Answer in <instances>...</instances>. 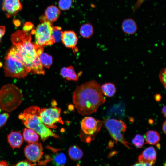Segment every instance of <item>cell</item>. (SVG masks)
<instances>
[{
	"label": "cell",
	"instance_id": "cell-1",
	"mask_svg": "<svg viewBox=\"0 0 166 166\" xmlns=\"http://www.w3.org/2000/svg\"><path fill=\"white\" fill-rule=\"evenodd\" d=\"M13 46L8 54L20 61L33 74H44L45 71L39 59L43 52V47L32 42L31 33L18 30L11 36Z\"/></svg>",
	"mask_w": 166,
	"mask_h": 166
},
{
	"label": "cell",
	"instance_id": "cell-2",
	"mask_svg": "<svg viewBox=\"0 0 166 166\" xmlns=\"http://www.w3.org/2000/svg\"><path fill=\"white\" fill-rule=\"evenodd\" d=\"M105 101L101 86L94 80L77 86L73 95V101L78 113L89 115L95 112Z\"/></svg>",
	"mask_w": 166,
	"mask_h": 166
},
{
	"label": "cell",
	"instance_id": "cell-3",
	"mask_svg": "<svg viewBox=\"0 0 166 166\" xmlns=\"http://www.w3.org/2000/svg\"><path fill=\"white\" fill-rule=\"evenodd\" d=\"M40 109L33 105L25 109L18 116V118L26 128L35 131L44 142L49 137L58 138L59 136L45 126L42 122L40 117Z\"/></svg>",
	"mask_w": 166,
	"mask_h": 166
},
{
	"label": "cell",
	"instance_id": "cell-4",
	"mask_svg": "<svg viewBox=\"0 0 166 166\" xmlns=\"http://www.w3.org/2000/svg\"><path fill=\"white\" fill-rule=\"evenodd\" d=\"M23 98L21 90L15 85L8 84L0 89V112H10L20 105Z\"/></svg>",
	"mask_w": 166,
	"mask_h": 166
},
{
	"label": "cell",
	"instance_id": "cell-5",
	"mask_svg": "<svg viewBox=\"0 0 166 166\" xmlns=\"http://www.w3.org/2000/svg\"><path fill=\"white\" fill-rule=\"evenodd\" d=\"M40 20L41 23L37 26L36 30L32 31L35 34V43L42 47L51 45L54 43L52 36L51 23L46 20L43 15Z\"/></svg>",
	"mask_w": 166,
	"mask_h": 166
},
{
	"label": "cell",
	"instance_id": "cell-6",
	"mask_svg": "<svg viewBox=\"0 0 166 166\" xmlns=\"http://www.w3.org/2000/svg\"><path fill=\"white\" fill-rule=\"evenodd\" d=\"M5 60L3 68L6 77L24 78L30 72L29 69L13 56L8 54Z\"/></svg>",
	"mask_w": 166,
	"mask_h": 166
},
{
	"label": "cell",
	"instance_id": "cell-7",
	"mask_svg": "<svg viewBox=\"0 0 166 166\" xmlns=\"http://www.w3.org/2000/svg\"><path fill=\"white\" fill-rule=\"evenodd\" d=\"M101 121L91 117L84 118L81 122V140L83 142L90 143L99 131L102 126Z\"/></svg>",
	"mask_w": 166,
	"mask_h": 166
},
{
	"label": "cell",
	"instance_id": "cell-8",
	"mask_svg": "<svg viewBox=\"0 0 166 166\" xmlns=\"http://www.w3.org/2000/svg\"><path fill=\"white\" fill-rule=\"evenodd\" d=\"M104 123L112 137L116 143L119 142L129 148H131L128 144L123 136V133L126 129L125 123L121 120L113 118H106L104 119Z\"/></svg>",
	"mask_w": 166,
	"mask_h": 166
},
{
	"label": "cell",
	"instance_id": "cell-9",
	"mask_svg": "<svg viewBox=\"0 0 166 166\" xmlns=\"http://www.w3.org/2000/svg\"><path fill=\"white\" fill-rule=\"evenodd\" d=\"M41 120L44 125L48 128H56L55 124L59 123L63 124L61 117V109L56 106L50 108H42L40 109Z\"/></svg>",
	"mask_w": 166,
	"mask_h": 166
},
{
	"label": "cell",
	"instance_id": "cell-10",
	"mask_svg": "<svg viewBox=\"0 0 166 166\" xmlns=\"http://www.w3.org/2000/svg\"><path fill=\"white\" fill-rule=\"evenodd\" d=\"M24 153L29 160L33 163L38 161L43 154L41 143L38 142L28 144L24 148Z\"/></svg>",
	"mask_w": 166,
	"mask_h": 166
},
{
	"label": "cell",
	"instance_id": "cell-11",
	"mask_svg": "<svg viewBox=\"0 0 166 166\" xmlns=\"http://www.w3.org/2000/svg\"><path fill=\"white\" fill-rule=\"evenodd\" d=\"M20 0H3L2 10L7 17L9 18L16 15L22 9Z\"/></svg>",
	"mask_w": 166,
	"mask_h": 166
},
{
	"label": "cell",
	"instance_id": "cell-12",
	"mask_svg": "<svg viewBox=\"0 0 166 166\" xmlns=\"http://www.w3.org/2000/svg\"><path fill=\"white\" fill-rule=\"evenodd\" d=\"M61 40L67 47L72 48L75 51L78 38L76 33L72 31H65L63 32Z\"/></svg>",
	"mask_w": 166,
	"mask_h": 166
},
{
	"label": "cell",
	"instance_id": "cell-13",
	"mask_svg": "<svg viewBox=\"0 0 166 166\" xmlns=\"http://www.w3.org/2000/svg\"><path fill=\"white\" fill-rule=\"evenodd\" d=\"M156 158V152L153 147L146 148L138 157L139 162H145L154 164Z\"/></svg>",
	"mask_w": 166,
	"mask_h": 166
},
{
	"label": "cell",
	"instance_id": "cell-14",
	"mask_svg": "<svg viewBox=\"0 0 166 166\" xmlns=\"http://www.w3.org/2000/svg\"><path fill=\"white\" fill-rule=\"evenodd\" d=\"M121 28L122 31L128 35L135 34L138 30V26L136 21L133 18H128L122 22Z\"/></svg>",
	"mask_w": 166,
	"mask_h": 166
},
{
	"label": "cell",
	"instance_id": "cell-15",
	"mask_svg": "<svg viewBox=\"0 0 166 166\" xmlns=\"http://www.w3.org/2000/svg\"><path fill=\"white\" fill-rule=\"evenodd\" d=\"M8 141L13 149L19 148L22 145L23 138L22 134L17 131H12L7 136Z\"/></svg>",
	"mask_w": 166,
	"mask_h": 166
},
{
	"label": "cell",
	"instance_id": "cell-16",
	"mask_svg": "<svg viewBox=\"0 0 166 166\" xmlns=\"http://www.w3.org/2000/svg\"><path fill=\"white\" fill-rule=\"evenodd\" d=\"M125 105L122 102L113 105L109 109L107 115L109 117H122L124 115Z\"/></svg>",
	"mask_w": 166,
	"mask_h": 166
},
{
	"label": "cell",
	"instance_id": "cell-17",
	"mask_svg": "<svg viewBox=\"0 0 166 166\" xmlns=\"http://www.w3.org/2000/svg\"><path fill=\"white\" fill-rule=\"evenodd\" d=\"M60 14L59 9L56 6L51 5L46 9L44 16L46 20L51 23L57 20Z\"/></svg>",
	"mask_w": 166,
	"mask_h": 166
},
{
	"label": "cell",
	"instance_id": "cell-18",
	"mask_svg": "<svg viewBox=\"0 0 166 166\" xmlns=\"http://www.w3.org/2000/svg\"><path fill=\"white\" fill-rule=\"evenodd\" d=\"M48 148L55 152L53 155L52 161L53 165L55 166H64L66 162V158L65 155L62 152H58V150L48 146Z\"/></svg>",
	"mask_w": 166,
	"mask_h": 166
},
{
	"label": "cell",
	"instance_id": "cell-19",
	"mask_svg": "<svg viewBox=\"0 0 166 166\" xmlns=\"http://www.w3.org/2000/svg\"><path fill=\"white\" fill-rule=\"evenodd\" d=\"M22 136L28 144L38 142L39 138L38 135L35 131L27 128L24 129Z\"/></svg>",
	"mask_w": 166,
	"mask_h": 166
},
{
	"label": "cell",
	"instance_id": "cell-20",
	"mask_svg": "<svg viewBox=\"0 0 166 166\" xmlns=\"http://www.w3.org/2000/svg\"><path fill=\"white\" fill-rule=\"evenodd\" d=\"M61 75L68 80L77 81V76L72 66L63 67L61 70Z\"/></svg>",
	"mask_w": 166,
	"mask_h": 166
},
{
	"label": "cell",
	"instance_id": "cell-21",
	"mask_svg": "<svg viewBox=\"0 0 166 166\" xmlns=\"http://www.w3.org/2000/svg\"><path fill=\"white\" fill-rule=\"evenodd\" d=\"M160 140L159 133L155 131L149 130L146 133L145 137V143L155 145Z\"/></svg>",
	"mask_w": 166,
	"mask_h": 166
},
{
	"label": "cell",
	"instance_id": "cell-22",
	"mask_svg": "<svg viewBox=\"0 0 166 166\" xmlns=\"http://www.w3.org/2000/svg\"><path fill=\"white\" fill-rule=\"evenodd\" d=\"M101 87L103 94L109 97L113 96L116 91L115 85L113 83H105Z\"/></svg>",
	"mask_w": 166,
	"mask_h": 166
},
{
	"label": "cell",
	"instance_id": "cell-23",
	"mask_svg": "<svg viewBox=\"0 0 166 166\" xmlns=\"http://www.w3.org/2000/svg\"><path fill=\"white\" fill-rule=\"evenodd\" d=\"M68 153L70 158L75 161L80 159L83 155L82 150L76 145L70 147L68 149Z\"/></svg>",
	"mask_w": 166,
	"mask_h": 166
},
{
	"label": "cell",
	"instance_id": "cell-24",
	"mask_svg": "<svg viewBox=\"0 0 166 166\" xmlns=\"http://www.w3.org/2000/svg\"><path fill=\"white\" fill-rule=\"evenodd\" d=\"M93 27L90 24L85 23L81 27L80 33L83 37L88 38L90 37L93 34Z\"/></svg>",
	"mask_w": 166,
	"mask_h": 166
},
{
	"label": "cell",
	"instance_id": "cell-25",
	"mask_svg": "<svg viewBox=\"0 0 166 166\" xmlns=\"http://www.w3.org/2000/svg\"><path fill=\"white\" fill-rule=\"evenodd\" d=\"M39 59L43 67L49 68L52 64V57L46 53L43 52L39 56Z\"/></svg>",
	"mask_w": 166,
	"mask_h": 166
},
{
	"label": "cell",
	"instance_id": "cell-26",
	"mask_svg": "<svg viewBox=\"0 0 166 166\" xmlns=\"http://www.w3.org/2000/svg\"><path fill=\"white\" fill-rule=\"evenodd\" d=\"M63 32L61 27L52 26V36L54 43L59 42L61 39Z\"/></svg>",
	"mask_w": 166,
	"mask_h": 166
},
{
	"label": "cell",
	"instance_id": "cell-27",
	"mask_svg": "<svg viewBox=\"0 0 166 166\" xmlns=\"http://www.w3.org/2000/svg\"><path fill=\"white\" fill-rule=\"evenodd\" d=\"M145 139L143 136L137 134L132 140V143L137 148H141L144 144Z\"/></svg>",
	"mask_w": 166,
	"mask_h": 166
},
{
	"label": "cell",
	"instance_id": "cell-28",
	"mask_svg": "<svg viewBox=\"0 0 166 166\" xmlns=\"http://www.w3.org/2000/svg\"><path fill=\"white\" fill-rule=\"evenodd\" d=\"M72 3V0H59L58 6L60 9L66 10L69 9Z\"/></svg>",
	"mask_w": 166,
	"mask_h": 166
},
{
	"label": "cell",
	"instance_id": "cell-29",
	"mask_svg": "<svg viewBox=\"0 0 166 166\" xmlns=\"http://www.w3.org/2000/svg\"><path fill=\"white\" fill-rule=\"evenodd\" d=\"M166 69L165 68H164L160 70L159 74V78L160 81L165 89L166 88Z\"/></svg>",
	"mask_w": 166,
	"mask_h": 166
},
{
	"label": "cell",
	"instance_id": "cell-30",
	"mask_svg": "<svg viewBox=\"0 0 166 166\" xmlns=\"http://www.w3.org/2000/svg\"><path fill=\"white\" fill-rule=\"evenodd\" d=\"M9 116L7 113L0 114V127L3 126L6 123Z\"/></svg>",
	"mask_w": 166,
	"mask_h": 166
},
{
	"label": "cell",
	"instance_id": "cell-31",
	"mask_svg": "<svg viewBox=\"0 0 166 166\" xmlns=\"http://www.w3.org/2000/svg\"><path fill=\"white\" fill-rule=\"evenodd\" d=\"M15 166H36V164L27 160L18 162Z\"/></svg>",
	"mask_w": 166,
	"mask_h": 166
},
{
	"label": "cell",
	"instance_id": "cell-32",
	"mask_svg": "<svg viewBox=\"0 0 166 166\" xmlns=\"http://www.w3.org/2000/svg\"><path fill=\"white\" fill-rule=\"evenodd\" d=\"M154 164L145 162H139L131 166H153Z\"/></svg>",
	"mask_w": 166,
	"mask_h": 166
},
{
	"label": "cell",
	"instance_id": "cell-33",
	"mask_svg": "<svg viewBox=\"0 0 166 166\" xmlns=\"http://www.w3.org/2000/svg\"><path fill=\"white\" fill-rule=\"evenodd\" d=\"M33 25L30 22H27L25 23L23 27V30L28 31L33 27Z\"/></svg>",
	"mask_w": 166,
	"mask_h": 166
},
{
	"label": "cell",
	"instance_id": "cell-34",
	"mask_svg": "<svg viewBox=\"0 0 166 166\" xmlns=\"http://www.w3.org/2000/svg\"><path fill=\"white\" fill-rule=\"evenodd\" d=\"M5 28L3 26H0V42L2 38L5 34Z\"/></svg>",
	"mask_w": 166,
	"mask_h": 166
},
{
	"label": "cell",
	"instance_id": "cell-35",
	"mask_svg": "<svg viewBox=\"0 0 166 166\" xmlns=\"http://www.w3.org/2000/svg\"><path fill=\"white\" fill-rule=\"evenodd\" d=\"M161 98V96L159 94H157L155 95V99L156 101H160Z\"/></svg>",
	"mask_w": 166,
	"mask_h": 166
},
{
	"label": "cell",
	"instance_id": "cell-36",
	"mask_svg": "<svg viewBox=\"0 0 166 166\" xmlns=\"http://www.w3.org/2000/svg\"><path fill=\"white\" fill-rule=\"evenodd\" d=\"M166 121H165L162 125V129L164 133L166 134Z\"/></svg>",
	"mask_w": 166,
	"mask_h": 166
},
{
	"label": "cell",
	"instance_id": "cell-37",
	"mask_svg": "<svg viewBox=\"0 0 166 166\" xmlns=\"http://www.w3.org/2000/svg\"><path fill=\"white\" fill-rule=\"evenodd\" d=\"M0 166H8L7 162L5 161H0Z\"/></svg>",
	"mask_w": 166,
	"mask_h": 166
},
{
	"label": "cell",
	"instance_id": "cell-38",
	"mask_svg": "<svg viewBox=\"0 0 166 166\" xmlns=\"http://www.w3.org/2000/svg\"><path fill=\"white\" fill-rule=\"evenodd\" d=\"M166 106H164L162 109V113H163V116L165 117H166Z\"/></svg>",
	"mask_w": 166,
	"mask_h": 166
},
{
	"label": "cell",
	"instance_id": "cell-39",
	"mask_svg": "<svg viewBox=\"0 0 166 166\" xmlns=\"http://www.w3.org/2000/svg\"><path fill=\"white\" fill-rule=\"evenodd\" d=\"M2 62L0 61V67L2 66Z\"/></svg>",
	"mask_w": 166,
	"mask_h": 166
}]
</instances>
